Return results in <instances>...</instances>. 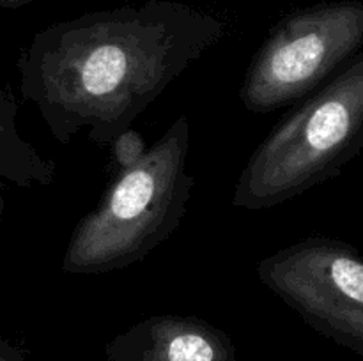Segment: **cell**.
<instances>
[{
  "label": "cell",
  "instance_id": "cell-1",
  "mask_svg": "<svg viewBox=\"0 0 363 361\" xmlns=\"http://www.w3.org/2000/svg\"><path fill=\"white\" fill-rule=\"evenodd\" d=\"M225 34V21L177 0L85 13L32 38L20 60L21 96L59 144L80 130L112 144Z\"/></svg>",
  "mask_w": 363,
  "mask_h": 361
},
{
  "label": "cell",
  "instance_id": "cell-2",
  "mask_svg": "<svg viewBox=\"0 0 363 361\" xmlns=\"http://www.w3.org/2000/svg\"><path fill=\"white\" fill-rule=\"evenodd\" d=\"M190 122L179 115L133 166L117 170L99 204L74 227L62 257L67 275H103L137 264L183 222L195 186L186 170Z\"/></svg>",
  "mask_w": 363,
  "mask_h": 361
},
{
  "label": "cell",
  "instance_id": "cell-3",
  "mask_svg": "<svg viewBox=\"0 0 363 361\" xmlns=\"http://www.w3.org/2000/svg\"><path fill=\"white\" fill-rule=\"evenodd\" d=\"M363 149V52L308 94L255 147L233 205L272 209L333 179Z\"/></svg>",
  "mask_w": 363,
  "mask_h": 361
},
{
  "label": "cell",
  "instance_id": "cell-4",
  "mask_svg": "<svg viewBox=\"0 0 363 361\" xmlns=\"http://www.w3.org/2000/svg\"><path fill=\"white\" fill-rule=\"evenodd\" d=\"M363 46V2H319L287 13L255 52L240 99L252 113L294 105L339 73Z\"/></svg>",
  "mask_w": 363,
  "mask_h": 361
},
{
  "label": "cell",
  "instance_id": "cell-5",
  "mask_svg": "<svg viewBox=\"0 0 363 361\" xmlns=\"http://www.w3.org/2000/svg\"><path fill=\"white\" fill-rule=\"evenodd\" d=\"M257 276L307 326L363 354V255L344 241L312 236L277 250Z\"/></svg>",
  "mask_w": 363,
  "mask_h": 361
},
{
  "label": "cell",
  "instance_id": "cell-6",
  "mask_svg": "<svg viewBox=\"0 0 363 361\" xmlns=\"http://www.w3.org/2000/svg\"><path fill=\"white\" fill-rule=\"evenodd\" d=\"M105 361H238L223 329L201 317L155 315L105 345Z\"/></svg>",
  "mask_w": 363,
  "mask_h": 361
},
{
  "label": "cell",
  "instance_id": "cell-7",
  "mask_svg": "<svg viewBox=\"0 0 363 361\" xmlns=\"http://www.w3.org/2000/svg\"><path fill=\"white\" fill-rule=\"evenodd\" d=\"M16 98L9 87L0 91V222L4 216V186H48L55 179V163L20 137L16 127Z\"/></svg>",
  "mask_w": 363,
  "mask_h": 361
},
{
  "label": "cell",
  "instance_id": "cell-8",
  "mask_svg": "<svg viewBox=\"0 0 363 361\" xmlns=\"http://www.w3.org/2000/svg\"><path fill=\"white\" fill-rule=\"evenodd\" d=\"M110 145H112L113 159H116L119 168L133 166L135 163H138L144 158L145 151H147L144 137L138 131L131 130V127L124 130Z\"/></svg>",
  "mask_w": 363,
  "mask_h": 361
},
{
  "label": "cell",
  "instance_id": "cell-9",
  "mask_svg": "<svg viewBox=\"0 0 363 361\" xmlns=\"http://www.w3.org/2000/svg\"><path fill=\"white\" fill-rule=\"evenodd\" d=\"M0 361H27V357L13 343L0 338Z\"/></svg>",
  "mask_w": 363,
  "mask_h": 361
},
{
  "label": "cell",
  "instance_id": "cell-10",
  "mask_svg": "<svg viewBox=\"0 0 363 361\" xmlns=\"http://www.w3.org/2000/svg\"><path fill=\"white\" fill-rule=\"evenodd\" d=\"M34 2V0H0V7H21V6H27V4Z\"/></svg>",
  "mask_w": 363,
  "mask_h": 361
}]
</instances>
